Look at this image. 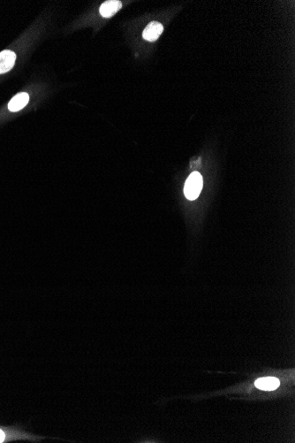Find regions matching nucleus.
I'll list each match as a JSON object with an SVG mask.
<instances>
[{
    "mask_svg": "<svg viewBox=\"0 0 295 443\" xmlns=\"http://www.w3.org/2000/svg\"><path fill=\"white\" fill-rule=\"evenodd\" d=\"M43 439L41 436H35L33 434H28L21 429L16 427L0 426V443H9L16 440H29L33 442H38Z\"/></svg>",
    "mask_w": 295,
    "mask_h": 443,
    "instance_id": "1",
    "label": "nucleus"
},
{
    "mask_svg": "<svg viewBox=\"0 0 295 443\" xmlns=\"http://www.w3.org/2000/svg\"><path fill=\"white\" fill-rule=\"evenodd\" d=\"M203 177L198 172L192 173L189 177L187 178L185 187H184V194L186 195L188 200H195L199 195L203 189Z\"/></svg>",
    "mask_w": 295,
    "mask_h": 443,
    "instance_id": "2",
    "label": "nucleus"
},
{
    "mask_svg": "<svg viewBox=\"0 0 295 443\" xmlns=\"http://www.w3.org/2000/svg\"><path fill=\"white\" fill-rule=\"evenodd\" d=\"M164 31V27L157 21H152L143 30V39L149 42H154L158 39Z\"/></svg>",
    "mask_w": 295,
    "mask_h": 443,
    "instance_id": "3",
    "label": "nucleus"
},
{
    "mask_svg": "<svg viewBox=\"0 0 295 443\" xmlns=\"http://www.w3.org/2000/svg\"><path fill=\"white\" fill-rule=\"evenodd\" d=\"M16 55L11 51H3L0 53V74L10 71L15 66Z\"/></svg>",
    "mask_w": 295,
    "mask_h": 443,
    "instance_id": "4",
    "label": "nucleus"
},
{
    "mask_svg": "<svg viewBox=\"0 0 295 443\" xmlns=\"http://www.w3.org/2000/svg\"><path fill=\"white\" fill-rule=\"evenodd\" d=\"M122 7V3L118 0H110L105 1L100 6V14L105 18H109L120 10Z\"/></svg>",
    "mask_w": 295,
    "mask_h": 443,
    "instance_id": "5",
    "label": "nucleus"
},
{
    "mask_svg": "<svg viewBox=\"0 0 295 443\" xmlns=\"http://www.w3.org/2000/svg\"><path fill=\"white\" fill-rule=\"evenodd\" d=\"M29 96L27 93H19L15 96L8 104V109L11 112H18L19 110L23 109L24 107L29 103Z\"/></svg>",
    "mask_w": 295,
    "mask_h": 443,
    "instance_id": "6",
    "label": "nucleus"
},
{
    "mask_svg": "<svg viewBox=\"0 0 295 443\" xmlns=\"http://www.w3.org/2000/svg\"><path fill=\"white\" fill-rule=\"evenodd\" d=\"M255 385L257 388L262 390L271 391L276 389L279 386V381L273 377H264L258 379Z\"/></svg>",
    "mask_w": 295,
    "mask_h": 443,
    "instance_id": "7",
    "label": "nucleus"
}]
</instances>
